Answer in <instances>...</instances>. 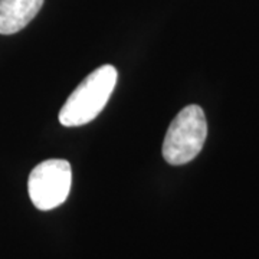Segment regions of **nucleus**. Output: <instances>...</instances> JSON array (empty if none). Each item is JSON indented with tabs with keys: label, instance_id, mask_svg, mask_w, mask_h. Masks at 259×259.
Segmentation results:
<instances>
[{
	"label": "nucleus",
	"instance_id": "nucleus-1",
	"mask_svg": "<svg viewBox=\"0 0 259 259\" xmlns=\"http://www.w3.org/2000/svg\"><path fill=\"white\" fill-rule=\"evenodd\" d=\"M117 78L112 65L97 68L69 95L59 111V122L64 127H79L97 118L110 100Z\"/></svg>",
	"mask_w": 259,
	"mask_h": 259
},
{
	"label": "nucleus",
	"instance_id": "nucleus-2",
	"mask_svg": "<svg viewBox=\"0 0 259 259\" xmlns=\"http://www.w3.org/2000/svg\"><path fill=\"white\" fill-rule=\"evenodd\" d=\"M207 137V121L199 105H187L176 115L163 141V157L171 166H182L202 151Z\"/></svg>",
	"mask_w": 259,
	"mask_h": 259
},
{
	"label": "nucleus",
	"instance_id": "nucleus-3",
	"mask_svg": "<svg viewBox=\"0 0 259 259\" xmlns=\"http://www.w3.org/2000/svg\"><path fill=\"white\" fill-rule=\"evenodd\" d=\"M72 185V168L66 160L51 158L39 163L29 175L28 192L39 210H52L68 199Z\"/></svg>",
	"mask_w": 259,
	"mask_h": 259
},
{
	"label": "nucleus",
	"instance_id": "nucleus-4",
	"mask_svg": "<svg viewBox=\"0 0 259 259\" xmlns=\"http://www.w3.org/2000/svg\"><path fill=\"white\" fill-rule=\"evenodd\" d=\"M44 0H0V35L26 28L39 13Z\"/></svg>",
	"mask_w": 259,
	"mask_h": 259
}]
</instances>
